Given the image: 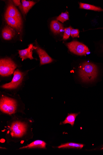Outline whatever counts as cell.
<instances>
[{
	"mask_svg": "<svg viewBox=\"0 0 103 155\" xmlns=\"http://www.w3.org/2000/svg\"><path fill=\"white\" fill-rule=\"evenodd\" d=\"M98 73L97 66L92 63L88 62L84 63L79 69V76L84 82L93 81L96 78Z\"/></svg>",
	"mask_w": 103,
	"mask_h": 155,
	"instance_id": "obj_1",
	"label": "cell"
},
{
	"mask_svg": "<svg viewBox=\"0 0 103 155\" xmlns=\"http://www.w3.org/2000/svg\"><path fill=\"white\" fill-rule=\"evenodd\" d=\"M17 108L15 100L6 96H2L0 101V109L4 113L9 115L15 113Z\"/></svg>",
	"mask_w": 103,
	"mask_h": 155,
	"instance_id": "obj_2",
	"label": "cell"
},
{
	"mask_svg": "<svg viewBox=\"0 0 103 155\" xmlns=\"http://www.w3.org/2000/svg\"><path fill=\"white\" fill-rule=\"evenodd\" d=\"M17 67L16 64L10 58L2 59L0 61V75L3 77L11 75Z\"/></svg>",
	"mask_w": 103,
	"mask_h": 155,
	"instance_id": "obj_3",
	"label": "cell"
},
{
	"mask_svg": "<svg viewBox=\"0 0 103 155\" xmlns=\"http://www.w3.org/2000/svg\"><path fill=\"white\" fill-rule=\"evenodd\" d=\"M10 131L12 137H21L26 133L27 125L25 123L19 121L13 123L10 127Z\"/></svg>",
	"mask_w": 103,
	"mask_h": 155,
	"instance_id": "obj_4",
	"label": "cell"
},
{
	"mask_svg": "<svg viewBox=\"0 0 103 155\" xmlns=\"http://www.w3.org/2000/svg\"><path fill=\"white\" fill-rule=\"evenodd\" d=\"M24 76V74L17 69L14 73L13 77L11 81L4 84L2 86V87L6 89H15L22 83Z\"/></svg>",
	"mask_w": 103,
	"mask_h": 155,
	"instance_id": "obj_5",
	"label": "cell"
},
{
	"mask_svg": "<svg viewBox=\"0 0 103 155\" xmlns=\"http://www.w3.org/2000/svg\"><path fill=\"white\" fill-rule=\"evenodd\" d=\"M66 45L71 52L78 55L82 56L89 52V49L86 46L77 41H72Z\"/></svg>",
	"mask_w": 103,
	"mask_h": 155,
	"instance_id": "obj_6",
	"label": "cell"
},
{
	"mask_svg": "<svg viewBox=\"0 0 103 155\" xmlns=\"http://www.w3.org/2000/svg\"><path fill=\"white\" fill-rule=\"evenodd\" d=\"M36 49L40 59L41 65L50 63L53 61V59L45 50L38 47H37Z\"/></svg>",
	"mask_w": 103,
	"mask_h": 155,
	"instance_id": "obj_7",
	"label": "cell"
},
{
	"mask_svg": "<svg viewBox=\"0 0 103 155\" xmlns=\"http://www.w3.org/2000/svg\"><path fill=\"white\" fill-rule=\"evenodd\" d=\"M36 48L37 47L34 46L32 44L29 45L27 48L18 51L20 57L22 61L27 59H33V51L34 49H36Z\"/></svg>",
	"mask_w": 103,
	"mask_h": 155,
	"instance_id": "obj_8",
	"label": "cell"
},
{
	"mask_svg": "<svg viewBox=\"0 0 103 155\" xmlns=\"http://www.w3.org/2000/svg\"><path fill=\"white\" fill-rule=\"evenodd\" d=\"M5 15L10 17L22 21L20 12L11 2L8 4Z\"/></svg>",
	"mask_w": 103,
	"mask_h": 155,
	"instance_id": "obj_9",
	"label": "cell"
},
{
	"mask_svg": "<svg viewBox=\"0 0 103 155\" xmlns=\"http://www.w3.org/2000/svg\"><path fill=\"white\" fill-rule=\"evenodd\" d=\"M5 18L8 25L18 31L22 29V21L5 15Z\"/></svg>",
	"mask_w": 103,
	"mask_h": 155,
	"instance_id": "obj_10",
	"label": "cell"
},
{
	"mask_svg": "<svg viewBox=\"0 0 103 155\" xmlns=\"http://www.w3.org/2000/svg\"><path fill=\"white\" fill-rule=\"evenodd\" d=\"M16 32L9 25L6 26L2 31L3 38L6 40L11 39L16 35Z\"/></svg>",
	"mask_w": 103,
	"mask_h": 155,
	"instance_id": "obj_11",
	"label": "cell"
},
{
	"mask_svg": "<svg viewBox=\"0 0 103 155\" xmlns=\"http://www.w3.org/2000/svg\"><path fill=\"white\" fill-rule=\"evenodd\" d=\"M46 143L41 140H36L27 146L23 147L20 148V149H30L34 148H40L45 149L46 148Z\"/></svg>",
	"mask_w": 103,
	"mask_h": 155,
	"instance_id": "obj_12",
	"label": "cell"
},
{
	"mask_svg": "<svg viewBox=\"0 0 103 155\" xmlns=\"http://www.w3.org/2000/svg\"><path fill=\"white\" fill-rule=\"evenodd\" d=\"M51 29L55 34H60L63 30V25L57 20L52 21L50 24Z\"/></svg>",
	"mask_w": 103,
	"mask_h": 155,
	"instance_id": "obj_13",
	"label": "cell"
},
{
	"mask_svg": "<svg viewBox=\"0 0 103 155\" xmlns=\"http://www.w3.org/2000/svg\"><path fill=\"white\" fill-rule=\"evenodd\" d=\"M80 8L86 10H89L98 12H103V9L101 8L85 3H80L79 4Z\"/></svg>",
	"mask_w": 103,
	"mask_h": 155,
	"instance_id": "obj_14",
	"label": "cell"
},
{
	"mask_svg": "<svg viewBox=\"0 0 103 155\" xmlns=\"http://www.w3.org/2000/svg\"><path fill=\"white\" fill-rule=\"evenodd\" d=\"M21 2L23 11L25 14H27L29 10L36 3L34 2L27 1L25 0H22Z\"/></svg>",
	"mask_w": 103,
	"mask_h": 155,
	"instance_id": "obj_15",
	"label": "cell"
},
{
	"mask_svg": "<svg viewBox=\"0 0 103 155\" xmlns=\"http://www.w3.org/2000/svg\"><path fill=\"white\" fill-rule=\"evenodd\" d=\"M79 114H68L65 120L63 122L64 124H69L72 126L74 124L75 121Z\"/></svg>",
	"mask_w": 103,
	"mask_h": 155,
	"instance_id": "obj_16",
	"label": "cell"
},
{
	"mask_svg": "<svg viewBox=\"0 0 103 155\" xmlns=\"http://www.w3.org/2000/svg\"><path fill=\"white\" fill-rule=\"evenodd\" d=\"M83 146L84 145L82 144L71 143L62 144L58 147V148H76L82 149Z\"/></svg>",
	"mask_w": 103,
	"mask_h": 155,
	"instance_id": "obj_17",
	"label": "cell"
},
{
	"mask_svg": "<svg viewBox=\"0 0 103 155\" xmlns=\"http://www.w3.org/2000/svg\"><path fill=\"white\" fill-rule=\"evenodd\" d=\"M56 19L57 21H60L62 23L69 20L68 12L66 11L65 12L62 13L61 15L58 17Z\"/></svg>",
	"mask_w": 103,
	"mask_h": 155,
	"instance_id": "obj_18",
	"label": "cell"
},
{
	"mask_svg": "<svg viewBox=\"0 0 103 155\" xmlns=\"http://www.w3.org/2000/svg\"><path fill=\"white\" fill-rule=\"evenodd\" d=\"M72 29V28L71 26L65 28L63 37L64 40H66L69 38L71 35V32Z\"/></svg>",
	"mask_w": 103,
	"mask_h": 155,
	"instance_id": "obj_19",
	"label": "cell"
},
{
	"mask_svg": "<svg viewBox=\"0 0 103 155\" xmlns=\"http://www.w3.org/2000/svg\"><path fill=\"white\" fill-rule=\"evenodd\" d=\"M79 30L72 29L71 32V35L72 38L79 37Z\"/></svg>",
	"mask_w": 103,
	"mask_h": 155,
	"instance_id": "obj_20",
	"label": "cell"
},
{
	"mask_svg": "<svg viewBox=\"0 0 103 155\" xmlns=\"http://www.w3.org/2000/svg\"><path fill=\"white\" fill-rule=\"evenodd\" d=\"M13 2L14 5L17 6H18L21 10L23 12H24L22 5L20 1H19V0H14V1H13Z\"/></svg>",
	"mask_w": 103,
	"mask_h": 155,
	"instance_id": "obj_21",
	"label": "cell"
},
{
	"mask_svg": "<svg viewBox=\"0 0 103 155\" xmlns=\"http://www.w3.org/2000/svg\"><path fill=\"white\" fill-rule=\"evenodd\" d=\"M103 29V28H97V29Z\"/></svg>",
	"mask_w": 103,
	"mask_h": 155,
	"instance_id": "obj_22",
	"label": "cell"
},
{
	"mask_svg": "<svg viewBox=\"0 0 103 155\" xmlns=\"http://www.w3.org/2000/svg\"><path fill=\"white\" fill-rule=\"evenodd\" d=\"M101 150H103V147L101 149Z\"/></svg>",
	"mask_w": 103,
	"mask_h": 155,
	"instance_id": "obj_23",
	"label": "cell"
}]
</instances>
